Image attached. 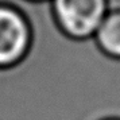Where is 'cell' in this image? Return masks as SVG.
Returning a JSON list of instances; mask_svg holds the SVG:
<instances>
[{
  "label": "cell",
  "mask_w": 120,
  "mask_h": 120,
  "mask_svg": "<svg viewBox=\"0 0 120 120\" xmlns=\"http://www.w3.org/2000/svg\"><path fill=\"white\" fill-rule=\"evenodd\" d=\"M34 43L35 28L28 14L12 0H0V70L24 62Z\"/></svg>",
  "instance_id": "cell-1"
},
{
  "label": "cell",
  "mask_w": 120,
  "mask_h": 120,
  "mask_svg": "<svg viewBox=\"0 0 120 120\" xmlns=\"http://www.w3.org/2000/svg\"><path fill=\"white\" fill-rule=\"evenodd\" d=\"M51 14L57 27L73 41L93 38L108 15V0H51Z\"/></svg>",
  "instance_id": "cell-2"
},
{
  "label": "cell",
  "mask_w": 120,
  "mask_h": 120,
  "mask_svg": "<svg viewBox=\"0 0 120 120\" xmlns=\"http://www.w3.org/2000/svg\"><path fill=\"white\" fill-rule=\"evenodd\" d=\"M93 39L103 54L112 60H120V10L108 12Z\"/></svg>",
  "instance_id": "cell-3"
},
{
  "label": "cell",
  "mask_w": 120,
  "mask_h": 120,
  "mask_svg": "<svg viewBox=\"0 0 120 120\" xmlns=\"http://www.w3.org/2000/svg\"><path fill=\"white\" fill-rule=\"evenodd\" d=\"M23 1H27V3H35V4H42L46 1H51V0H23Z\"/></svg>",
  "instance_id": "cell-4"
},
{
  "label": "cell",
  "mask_w": 120,
  "mask_h": 120,
  "mask_svg": "<svg viewBox=\"0 0 120 120\" xmlns=\"http://www.w3.org/2000/svg\"><path fill=\"white\" fill-rule=\"evenodd\" d=\"M107 120H120V119H107Z\"/></svg>",
  "instance_id": "cell-5"
}]
</instances>
